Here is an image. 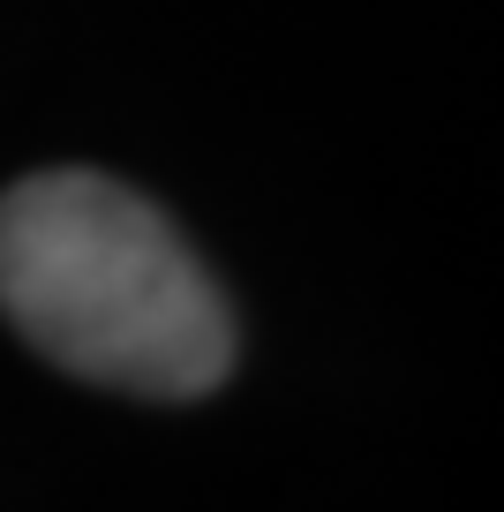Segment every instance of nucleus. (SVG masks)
Instances as JSON below:
<instances>
[{"mask_svg":"<svg viewBox=\"0 0 504 512\" xmlns=\"http://www.w3.org/2000/svg\"><path fill=\"white\" fill-rule=\"evenodd\" d=\"M0 317L53 369L151 407L211 400L241 354L181 226L91 166H46L0 196Z\"/></svg>","mask_w":504,"mask_h":512,"instance_id":"f257e3e1","label":"nucleus"}]
</instances>
